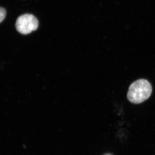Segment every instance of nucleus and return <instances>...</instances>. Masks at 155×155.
Wrapping results in <instances>:
<instances>
[{
    "instance_id": "obj_3",
    "label": "nucleus",
    "mask_w": 155,
    "mask_h": 155,
    "mask_svg": "<svg viewBox=\"0 0 155 155\" xmlns=\"http://www.w3.org/2000/svg\"><path fill=\"white\" fill-rule=\"evenodd\" d=\"M7 12L5 9L0 7V23L4 21Z\"/></svg>"
},
{
    "instance_id": "obj_4",
    "label": "nucleus",
    "mask_w": 155,
    "mask_h": 155,
    "mask_svg": "<svg viewBox=\"0 0 155 155\" xmlns=\"http://www.w3.org/2000/svg\"><path fill=\"white\" fill-rule=\"evenodd\" d=\"M104 155H113L111 154H110V153H107V154H104Z\"/></svg>"
},
{
    "instance_id": "obj_1",
    "label": "nucleus",
    "mask_w": 155,
    "mask_h": 155,
    "mask_svg": "<svg viewBox=\"0 0 155 155\" xmlns=\"http://www.w3.org/2000/svg\"><path fill=\"white\" fill-rule=\"evenodd\" d=\"M152 92V87L147 80L139 79L130 84L127 92V98L133 104H141L150 97Z\"/></svg>"
},
{
    "instance_id": "obj_2",
    "label": "nucleus",
    "mask_w": 155,
    "mask_h": 155,
    "mask_svg": "<svg viewBox=\"0 0 155 155\" xmlns=\"http://www.w3.org/2000/svg\"><path fill=\"white\" fill-rule=\"evenodd\" d=\"M38 26V22L36 17L30 14L21 15L16 21V29L19 33L27 35L36 30Z\"/></svg>"
}]
</instances>
